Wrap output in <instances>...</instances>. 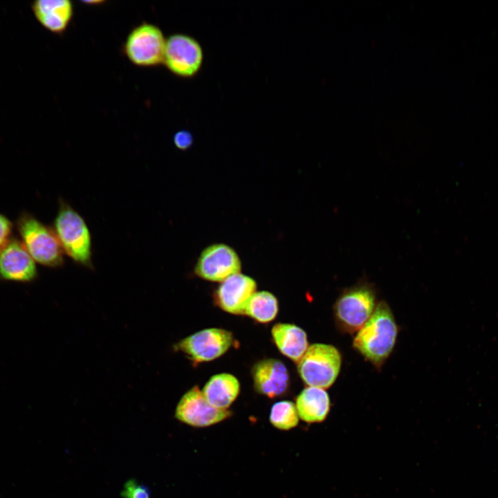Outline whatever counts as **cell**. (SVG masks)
Here are the masks:
<instances>
[{"label":"cell","mask_w":498,"mask_h":498,"mask_svg":"<svg viewBox=\"0 0 498 498\" xmlns=\"http://www.w3.org/2000/svg\"><path fill=\"white\" fill-rule=\"evenodd\" d=\"M398 334V327L390 306L380 301L370 318L356 333L353 347L380 368L393 351Z\"/></svg>","instance_id":"obj_1"},{"label":"cell","mask_w":498,"mask_h":498,"mask_svg":"<svg viewBox=\"0 0 498 498\" xmlns=\"http://www.w3.org/2000/svg\"><path fill=\"white\" fill-rule=\"evenodd\" d=\"M20 240L34 261L44 266L64 264V251L53 229L30 213L24 211L16 221Z\"/></svg>","instance_id":"obj_2"},{"label":"cell","mask_w":498,"mask_h":498,"mask_svg":"<svg viewBox=\"0 0 498 498\" xmlns=\"http://www.w3.org/2000/svg\"><path fill=\"white\" fill-rule=\"evenodd\" d=\"M53 230L62 250L75 262L92 268L91 237L82 216L69 204L59 200Z\"/></svg>","instance_id":"obj_3"},{"label":"cell","mask_w":498,"mask_h":498,"mask_svg":"<svg viewBox=\"0 0 498 498\" xmlns=\"http://www.w3.org/2000/svg\"><path fill=\"white\" fill-rule=\"evenodd\" d=\"M378 303L376 289L367 282L345 288L333 307L338 330L350 334L356 333L370 318Z\"/></svg>","instance_id":"obj_4"},{"label":"cell","mask_w":498,"mask_h":498,"mask_svg":"<svg viewBox=\"0 0 498 498\" xmlns=\"http://www.w3.org/2000/svg\"><path fill=\"white\" fill-rule=\"evenodd\" d=\"M342 366V356L331 344L315 343L308 346L297 362V371L309 387H330L336 380Z\"/></svg>","instance_id":"obj_5"},{"label":"cell","mask_w":498,"mask_h":498,"mask_svg":"<svg viewBox=\"0 0 498 498\" xmlns=\"http://www.w3.org/2000/svg\"><path fill=\"white\" fill-rule=\"evenodd\" d=\"M166 39L156 25L142 23L128 35L124 52L133 64L150 67L163 62Z\"/></svg>","instance_id":"obj_6"},{"label":"cell","mask_w":498,"mask_h":498,"mask_svg":"<svg viewBox=\"0 0 498 498\" xmlns=\"http://www.w3.org/2000/svg\"><path fill=\"white\" fill-rule=\"evenodd\" d=\"M203 60V48L193 37L175 33L166 39L163 63L175 75L194 77L201 71Z\"/></svg>","instance_id":"obj_7"},{"label":"cell","mask_w":498,"mask_h":498,"mask_svg":"<svg viewBox=\"0 0 498 498\" xmlns=\"http://www.w3.org/2000/svg\"><path fill=\"white\" fill-rule=\"evenodd\" d=\"M234 342L231 332L219 328H210L198 331L174 346L194 362L213 360L224 354Z\"/></svg>","instance_id":"obj_8"},{"label":"cell","mask_w":498,"mask_h":498,"mask_svg":"<svg viewBox=\"0 0 498 498\" xmlns=\"http://www.w3.org/2000/svg\"><path fill=\"white\" fill-rule=\"evenodd\" d=\"M231 415L230 411L220 409L210 404L197 386L191 388L181 397L175 410L178 421L195 427L217 424Z\"/></svg>","instance_id":"obj_9"},{"label":"cell","mask_w":498,"mask_h":498,"mask_svg":"<svg viewBox=\"0 0 498 498\" xmlns=\"http://www.w3.org/2000/svg\"><path fill=\"white\" fill-rule=\"evenodd\" d=\"M241 266L240 259L233 248L224 243H214L201 252L194 273L203 279L221 282L240 273Z\"/></svg>","instance_id":"obj_10"},{"label":"cell","mask_w":498,"mask_h":498,"mask_svg":"<svg viewBox=\"0 0 498 498\" xmlns=\"http://www.w3.org/2000/svg\"><path fill=\"white\" fill-rule=\"evenodd\" d=\"M36 262L20 239L12 237L0 251V279L30 283L37 277Z\"/></svg>","instance_id":"obj_11"},{"label":"cell","mask_w":498,"mask_h":498,"mask_svg":"<svg viewBox=\"0 0 498 498\" xmlns=\"http://www.w3.org/2000/svg\"><path fill=\"white\" fill-rule=\"evenodd\" d=\"M256 289V282L252 277L236 273L221 282L215 291L214 300L223 311L243 315L246 304Z\"/></svg>","instance_id":"obj_12"},{"label":"cell","mask_w":498,"mask_h":498,"mask_svg":"<svg viewBox=\"0 0 498 498\" xmlns=\"http://www.w3.org/2000/svg\"><path fill=\"white\" fill-rule=\"evenodd\" d=\"M255 390L269 398L284 394L288 388L289 374L285 365L277 359H265L252 370Z\"/></svg>","instance_id":"obj_13"},{"label":"cell","mask_w":498,"mask_h":498,"mask_svg":"<svg viewBox=\"0 0 498 498\" xmlns=\"http://www.w3.org/2000/svg\"><path fill=\"white\" fill-rule=\"evenodd\" d=\"M31 9L40 24L55 34L62 33L68 26L73 15V7L68 0H38Z\"/></svg>","instance_id":"obj_14"},{"label":"cell","mask_w":498,"mask_h":498,"mask_svg":"<svg viewBox=\"0 0 498 498\" xmlns=\"http://www.w3.org/2000/svg\"><path fill=\"white\" fill-rule=\"evenodd\" d=\"M273 339L280 352L297 362L308 347L306 332L288 323H278L271 330Z\"/></svg>","instance_id":"obj_15"},{"label":"cell","mask_w":498,"mask_h":498,"mask_svg":"<svg viewBox=\"0 0 498 498\" xmlns=\"http://www.w3.org/2000/svg\"><path fill=\"white\" fill-rule=\"evenodd\" d=\"M295 406L302 421L308 423H320L326 418L331 401L325 389L308 386L297 397Z\"/></svg>","instance_id":"obj_16"},{"label":"cell","mask_w":498,"mask_h":498,"mask_svg":"<svg viewBox=\"0 0 498 498\" xmlns=\"http://www.w3.org/2000/svg\"><path fill=\"white\" fill-rule=\"evenodd\" d=\"M240 385L233 375L222 373L213 376L202 392L206 400L216 408L227 409L239 395Z\"/></svg>","instance_id":"obj_17"},{"label":"cell","mask_w":498,"mask_h":498,"mask_svg":"<svg viewBox=\"0 0 498 498\" xmlns=\"http://www.w3.org/2000/svg\"><path fill=\"white\" fill-rule=\"evenodd\" d=\"M277 312L278 302L275 296L268 291H259L249 299L244 315L259 322L267 323L275 318Z\"/></svg>","instance_id":"obj_18"},{"label":"cell","mask_w":498,"mask_h":498,"mask_svg":"<svg viewBox=\"0 0 498 498\" xmlns=\"http://www.w3.org/2000/svg\"><path fill=\"white\" fill-rule=\"evenodd\" d=\"M269 420L275 427L281 430H289L299 423V416L295 404L289 400L275 403L271 407Z\"/></svg>","instance_id":"obj_19"},{"label":"cell","mask_w":498,"mask_h":498,"mask_svg":"<svg viewBox=\"0 0 498 498\" xmlns=\"http://www.w3.org/2000/svg\"><path fill=\"white\" fill-rule=\"evenodd\" d=\"M122 498H150L149 489L135 479L127 481L121 492Z\"/></svg>","instance_id":"obj_20"},{"label":"cell","mask_w":498,"mask_h":498,"mask_svg":"<svg viewBox=\"0 0 498 498\" xmlns=\"http://www.w3.org/2000/svg\"><path fill=\"white\" fill-rule=\"evenodd\" d=\"M193 142L194 138L192 134L185 129L178 131L173 136V142L175 147L180 150L185 151L190 149Z\"/></svg>","instance_id":"obj_21"},{"label":"cell","mask_w":498,"mask_h":498,"mask_svg":"<svg viewBox=\"0 0 498 498\" xmlns=\"http://www.w3.org/2000/svg\"><path fill=\"white\" fill-rule=\"evenodd\" d=\"M13 224L4 214L0 213V251L12 237Z\"/></svg>","instance_id":"obj_22"}]
</instances>
